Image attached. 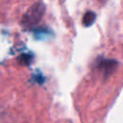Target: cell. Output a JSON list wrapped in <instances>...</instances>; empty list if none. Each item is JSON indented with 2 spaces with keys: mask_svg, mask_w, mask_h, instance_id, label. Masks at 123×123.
Here are the masks:
<instances>
[{
  "mask_svg": "<svg viewBox=\"0 0 123 123\" xmlns=\"http://www.w3.org/2000/svg\"><path fill=\"white\" fill-rule=\"evenodd\" d=\"M45 12V7L41 2H37L32 7L29 8V10L25 12L22 18V24L25 27H32L36 24H37Z\"/></svg>",
  "mask_w": 123,
  "mask_h": 123,
  "instance_id": "obj_1",
  "label": "cell"
},
{
  "mask_svg": "<svg viewBox=\"0 0 123 123\" xmlns=\"http://www.w3.org/2000/svg\"><path fill=\"white\" fill-rule=\"evenodd\" d=\"M117 65L116 61H111V60H102L99 62V69H101L102 71H104L107 74L111 73L112 70L115 69Z\"/></svg>",
  "mask_w": 123,
  "mask_h": 123,
  "instance_id": "obj_2",
  "label": "cell"
},
{
  "mask_svg": "<svg viewBox=\"0 0 123 123\" xmlns=\"http://www.w3.org/2000/svg\"><path fill=\"white\" fill-rule=\"evenodd\" d=\"M96 19V14L93 12H86L83 17V24L85 26H90Z\"/></svg>",
  "mask_w": 123,
  "mask_h": 123,
  "instance_id": "obj_3",
  "label": "cell"
},
{
  "mask_svg": "<svg viewBox=\"0 0 123 123\" xmlns=\"http://www.w3.org/2000/svg\"><path fill=\"white\" fill-rule=\"evenodd\" d=\"M101 1H104V0H101Z\"/></svg>",
  "mask_w": 123,
  "mask_h": 123,
  "instance_id": "obj_4",
  "label": "cell"
}]
</instances>
